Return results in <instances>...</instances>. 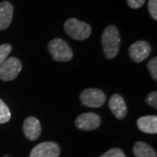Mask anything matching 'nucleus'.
I'll return each mask as SVG.
<instances>
[{"label":"nucleus","mask_w":157,"mask_h":157,"mask_svg":"<svg viewBox=\"0 0 157 157\" xmlns=\"http://www.w3.org/2000/svg\"><path fill=\"white\" fill-rule=\"evenodd\" d=\"M101 43L104 54L107 59H112L117 56L120 51L121 37L116 26L109 25L104 30L101 37Z\"/></svg>","instance_id":"1"},{"label":"nucleus","mask_w":157,"mask_h":157,"mask_svg":"<svg viewBox=\"0 0 157 157\" xmlns=\"http://www.w3.org/2000/svg\"><path fill=\"white\" fill-rule=\"evenodd\" d=\"M65 32L73 39L84 40L88 39L92 28L87 23L79 21L76 18H69L64 25Z\"/></svg>","instance_id":"2"},{"label":"nucleus","mask_w":157,"mask_h":157,"mask_svg":"<svg viewBox=\"0 0 157 157\" xmlns=\"http://www.w3.org/2000/svg\"><path fill=\"white\" fill-rule=\"evenodd\" d=\"M48 50L52 59L57 62H67L73 59V51L67 43L61 39H54L50 41Z\"/></svg>","instance_id":"3"},{"label":"nucleus","mask_w":157,"mask_h":157,"mask_svg":"<svg viewBox=\"0 0 157 157\" xmlns=\"http://www.w3.org/2000/svg\"><path fill=\"white\" fill-rule=\"evenodd\" d=\"M21 70L22 64L18 59L15 57L8 58L0 64V79L4 81L13 80L17 78Z\"/></svg>","instance_id":"4"},{"label":"nucleus","mask_w":157,"mask_h":157,"mask_svg":"<svg viewBox=\"0 0 157 157\" xmlns=\"http://www.w3.org/2000/svg\"><path fill=\"white\" fill-rule=\"evenodd\" d=\"M106 95L103 91L95 88H86L80 94L81 103L88 107H100L106 101Z\"/></svg>","instance_id":"5"},{"label":"nucleus","mask_w":157,"mask_h":157,"mask_svg":"<svg viewBox=\"0 0 157 157\" xmlns=\"http://www.w3.org/2000/svg\"><path fill=\"white\" fill-rule=\"evenodd\" d=\"M151 46L144 40H138L130 45L128 53L130 59L135 63H140L145 60L151 53Z\"/></svg>","instance_id":"6"},{"label":"nucleus","mask_w":157,"mask_h":157,"mask_svg":"<svg viewBox=\"0 0 157 157\" xmlns=\"http://www.w3.org/2000/svg\"><path fill=\"white\" fill-rule=\"evenodd\" d=\"M60 148L53 141H45L35 146L31 151L30 157H59Z\"/></svg>","instance_id":"7"},{"label":"nucleus","mask_w":157,"mask_h":157,"mask_svg":"<svg viewBox=\"0 0 157 157\" xmlns=\"http://www.w3.org/2000/svg\"><path fill=\"white\" fill-rule=\"evenodd\" d=\"M101 117L94 113H85L75 120V125L83 131H92L101 126Z\"/></svg>","instance_id":"8"},{"label":"nucleus","mask_w":157,"mask_h":157,"mask_svg":"<svg viewBox=\"0 0 157 157\" xmlns=\"http://www.w3.org/2000/svg\"><path fill=\"white\" fill-rule=\"evenodd\" d=\"M23 131L28 140H37L41 134V124L37 118L30 116L24 121Z\"/></svg>","instance_id":"9"},{"label":"nucleus","mask_w":157,"mask_h":157,"mask_svg":"<svg viewBox=\"0 0 157 157\" xmlns=\"http://www.w3.org/2000/svg\"><path fill=\"white\" fill-rule=\"evenodd\" d=\"M108 105L110 110L118 120H122L126 117L128 113V107L121 96L119 94H113L110 98Z\"/></svg>","instance_id":"10"},{"label":"nucleus","mask_w":157,"mask_h":157,"mask_svg":"<svg viewBox=\"0 0 157 157\" xmlns=\"http://www.w3.org/2000/svg\"><path fill=\"white\" fill-rule=\"evenodd\" d=\"M13 17V6L10 2L0 3V30H6L11 25Z\"/></svg>","instance_id":"11"},{"label":"nucleus","mask_w":157,"mask_h":157,"mask_svg":"<svg viewBox=\"0 0 157 157\" xmlns=\"http://www.w3.org/2000/svg\"><path fill=\"white\" fill-rule=\"evenodd\" d=\"M137 127L141 132L147 134H157V116L147 115L137 120Z\"/></svg>","instance_id":"12"},{"label":"nucleus","mask_w":157,"mask_h":157,"mask_svg":"<svg viewBox=\"0 0 157 157\" xmlns=\"http://www.w3.org/2000/svg\"><path fill=\"white\" fill-rule=\"evenodd\" d=\"M133 151L135 157H157L155 149L143 141L135 142Z\"/></svg>","instance_id":"13"},{"label":"nucleus","mask_w":157,"mask_h":157,"mask_svg":"<svg viewBox=\"0 0 157 157\" xmlns=\"http://www.w3.org/2000/svg\"><path fill=\"white\" fill-rule=\"evenodd\" d=\"M11 112L6 103L0 99V124L8 122L11 119Z\"/></svg>","instance_id":"14"},{"label":"nucleus","mask_w":157,"mask_h":157,"mask_svg":"<svg viewBox=\"0 0 157 157\" xmlns=\"http://www.w3.org/2000/svg\"><path fill=\"white\" fill-rule=\"evenodd\" d=\"M11 50L12 47L9 44H3L0 45V64H2L7 59L8 55L11 53Z\"/></svg>","instance_id":"15"},{"label":"nucleus","mask_w":157,"mask_h":157,"mask_svg":"<svg viewBox=\"0 0 157 157\" xmlns=\"http://www.w3.org/2000/svg\"><path fill=\"white\" fill-rule=\"evenodd\" d=\"M147 68L149 70V73L151 74L152 78H154L155 81L157 80V58L154 57L151 59L148 64H147Z\"/></svg>","instance_id":"16"},{"label":"nucleus","mask_w":157,"mask_h":157,"mask_svg":"<svg viewBox=\"0 0 157 157\" xmlns=\"http://www.w3.org/2000/svg\"><path fill=\"white\" fill-rule=\"evenodd\" d=\"M99 157H126L124 152L121 148H112L110 150H108L106 153H104L103 155H101Z\"/></svg>","instance_id":"17"},{"label":"nucleus","mask_w":157,"mask_h":157,"mask_svg":"<svg viewBox=\"0 0 157 157\" xmlns=\"http://www.w3.org/2000/svg\"><path fill=\"white\" fill-rule=\"evenodd\" d=\"M147 7L150 16L155 20H157V0H149Z\"/></svg>","instance_id":"18"},{"label":"nucleus","mask_w":157,"mask_h":157,"mask_svg":"<svg viewBox=\"0 0 157 157\" xmlns=\"http://www.w3.org/2000/svg\"><path fill=\"white\" fill-rule=\"evenodd\" d=\"M146 102L153 108L156 109L157 108V92L154 91L151 92L147 96Z\"/></svg>","instance_id":"19"},{"label":"nucleus","mask_w":157,"mask_h":157,"mask_svg":"<svg viewBox=\"0 0 157 157\" xmlns=\"http://www.w3.org/2000/svg\"><path fill=\"white\" fill-rule=\"evenodd\" d=\"M146 0H128V5L132 9H138L142 7Z\"/></svg>","instance_id":"20"}]
</instances>
